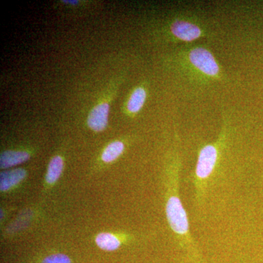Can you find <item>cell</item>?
I'll return each instance as SVG.
<instances>
[{"label": "cell", "mask_w": 263, "mask_h": 263, "mask_svg": "<svg viewBox=\"0 0 263 263\" xmlns=\"http://www.w3.org/2000/svg\"><path fill=\"white\" fill-rule=\"evenodd\" d=\"M63 3H67V4L70 5H77L79 3V1H70V0H67V1H62Z\"/></svg>", "instance_id": "4fadbf2b"}, {"label": "cell", "mask_w": 263, "mask_h": 263, "mask_svg": "<svg viewBox=\"0 0 263 263\" xmlns=\"http://www.w3.org/2000/svg\"><path fill=\"white\" fill-rule=\"evenodd\" d=\"M64 168V161L60 156H55L48 164L45 182L48 186H53L60 179Z\"/></svg>", "instance_id": "ba28073f"}, {"label": "cell", "mask_w": 263, "mask_h": 263, "mask_svg": "<svg viewBox=\"0 0 263 263\" xmlns=\"http://www.w3.org/2000/svg\"><path fill=\"white\" fill-rule=\"evenodd\" d=\"M177 186L170 194L166 202V215L171 229L183 243H190V224L187 215L182 205L179 194L176 193Z\"/></svg>", "instance_id": "6da1fadb"}, {"label": "cell", "mask_w": 263, "mask_h": 263, "mask_svg": "<svg viewBox=\"0 0 263 263\" xmlns=\"http://www.w3.org/2000/svg\"><path fill=\"white\" fill-rule=\"evenodd\" d=\"M95 242L99 248L106 252H114L121 247L122 240L110 233H100L97 235Z\"/></svg>", "instance_id": "9c48e42d"}, {"label": "cell", "mask_w": 263, "mask_h": 263, "mask_svg": "<svg viewBox=\"0 0 263 263\" xmlns=\"http://www.w3.org/2000/svg\"><path fill=\"white\" fill-rule=\"evenodd\" d=\"M146 91L142 88L137 89L131 95L127 104V109L131 113H136L141 110L146 100Z\"/></svg>", "instance_id": "8fae6325"}, {"label": "cell", "mask_w": 263, "mask_h": 263, "mask_svg": "<svg viewBox=\"0 0 263 263\" xmlns=\"http://www.w3.org/2000/svg\"><path fill=\"white\" fill-rule=\"evenodd\" d=\"M217 160V150L212 145H207L202 148L197 161L196 171V184L198 190H202L208 178L212 175Z\"/></svg>", "instance_id": "7a4b0ae2"}, {"label": "cell", "mask_w": 263, "mask_h": 263, "mask_svg": "<svg viewBox=\"0 0 263 263\" xmlns=\"http://www.w3.org/2000/svg\"><path fill=\"white\" fill-rule=\"evenodd\" d=\"M29 158L30 155L24 151H5L0 157V167L2 169L9 168L23 163Z\"/></svg>", "instance_id": "52a82bcc"}, {"label": "cell", "mask_w": 263, "mask_h": 263, "mask_svg": "<svg viewBox=\"0 0 263 263\" xmlns=\"http://www.w3.org/2000/svg\"><path fill=\"white\" fill-rule=\"evenodd\" d=\"M108 104H99L90 112L87 119L88 125L95 132L104 130L108 124Z\"/></svg>", "instance_id": "277c9868"}, {"label": "cell", "mask_w": 263, "mask_h": 263, "mask_svg": "<svg viewBox=\"0 0 263 263\" xmlns=\"http://www.w3.org/2000/svg\"><path fill=\"white\" fill-rule=\"evenodd\" d=\"M171 30L175 36L185 41H194L201 34V31L196 25L186 22H175Z\"/></svg>", "instance_id": "8992f818"}, {"label": "cell", "mask_w": 263, "mask_h": 263, "mask_svg": "<svg viewBox=\"0 0 263 263\" xmlns=\"http://www.w3.org/2000/svg\"><path fill=\"white\" fill-rule=\"evenodd\" d=\"M39 263H72V261L67 254L52 253L43 257Z\"/></svg>", "instance_id": "7c38bea8"}, {"label": "cell", "mask_w": 263, "mask_h": 263, "mask_svg": "<svg viewBox=\"0 0 263 263\" xmlns=\"http://www.w3.org/2000/svg\"><path fill=\"white\" fill-rule=\"evenodd\" d=\"M190 61L197 68L209 76H215L219 72V66L210 52L199 48L191 51Z\"/></svg>", "instance_id": "3957f363"}, {"label": "cell", "mask_w": 263, "mask_h": 263, "mask_svg": "<svg viewBox=\"0 0 263 263\" xmlns=\"http://www.w3.org/2000/svg\"><path fill=\"white\" fill-rule=\"evenodd\" d=\"M124 145L122 142L114 141L110 143L102 154V160L105 163H110L117 160L124 152Z\"/></svg>", "instance_id": "30bf717a"}, {"label": "cell", "mask_w": 263, "mask_h": 263, "mask_svg": "<svg viewBox=\"0 0 263 263\" xmlns=\"http://www.w3.org/2000/svg\"><path fill=\"white\" fill-rule=\"evenodd\" d=\"M27 171L23 168H15L2 172L0 176V190L7 193L16 187L27 177Z\"/></svg>", "instance_id": "5b68a950"}]
</instances>
